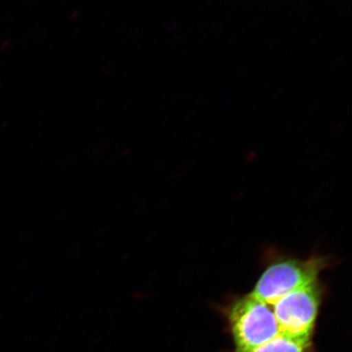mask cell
I'll return each instance as SVG.
<instances>
[{"mask_svg": "<svg viewBox=\"0 0 352 352\" xmlns=\"http://www.w3.org/2000/svg\"><path fill=\"white\" fill-rule=\"evenodd\" d=\"M245 352H311V342L279 334L263 345Z\"/></svg>", "mask_w": 352, "mask_h": 352, "instance_id": "obj_4", "label": "cell"}, {"mask_svg": "<svg viewBox=\"0 0 352 352\" xmlns=\"http://www.w3.org/2000/svg\"><path fill=\"white\" fill-rule=\"evenodd\" d=\"M228 320L237 352L252 351L280 334L272 307L250 294L232 302Z\"/></svg>", "mask_w": 352, "mask_h": 352, "instance_id": "obj_2", "label": "cell"}, {"mask_svg": "<svg viewBox=\"0 0 352 352\" xmlns=\"http://www.w3.org/2000/svg\"><path fill=\"white\" fill-rule=\"evenodd\" d=\"M328 255L312 254L306 259L281 256L272 259L255 284L253 297L272 306L281 297L319 280L321 272L333 266Z\"/></svg>", "mask_w": 352, "mask_h": 352, "instance_id": "obj_1", "label": "cell"}, {"mask_svg": "<svg viewBox=\"0 0 352 352\" xmlns=\"http://www.w3.org/2000/svg\"><path fill=\"white\" fill-rule=\"evenodd\" d=\"M324 287L320 280L285 294L271 307L280 334L311 340L322 301Z\"/></svg>", "mask_w": 352, "mask_h": 352, "instance_id": "obj_3", "label": "cell"}]
</instances>
